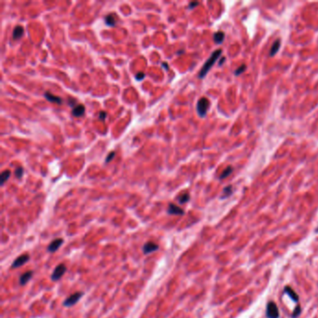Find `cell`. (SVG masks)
<instances>
[{"instance_id": "5b68a950", "label": "cell", "mask_w": 318, "mask_h": 318, "mask_svg": "<svg viewBox=\"0 0 318 318\" xmlns=\"http://www.w3.org/2000/svg\"><path fill=\"white\" fill-rule=\"evenodd\" d=\"M66 271V267L65 265L63 264H60L58 265L55 268L52 275V279L53 280V281H57V280H59L63 274H65V272Z\"/></svg>"}, {"instance_id": "5bb4252c", "label": "cell", "mask_w": 318, "mask_h": 318, "mask_svg": "<svg viewBox=\"0 0 318 318\" xmlns=\"http://www.w3.org/2000/svg\"><path fill=\"white\" fill-rule=\"evenodd\" d=\"M285 293L287 294L294 301H296V302L298 301V297L297 293L290 287H285Z\"/></svg>"}, {"instance_id": "d6986e66", "label": "cell", "mask_w": 318, "mask_h": 318, "mask_svg": "<svg viewBox=\"0 0 318 318\" xmlns=\"http://www.w3.org/2000/svg\"><path fill=\"white\" fill-rule=\"evenodd\" d=\"M232 171H233V168H232L231 166H228L223 172H222V174H221L220 176H219V179H224V178H226V177H228V175H230L232 173Z\"/></svg>"}, {"instance_id": "4fadbf2b", "label": "cell", "mask_w": 318, "mask_h": 318, "mask_svg": "<svg viewBox=\"0 0 318 318\" xmlns=\"http://www.w3.org/2000/svg\"><path fill=\"white\" fill-rule=\"evenodd\" d=\"M33 276V271H26L20 276V285H25L29 282V280Z\"/></svg>"}, {"instance_id": "7a4b0ae2", "label": "cell", "mask_w": 318, "mask_h": 318, "mask_svg": "<svg viewBox=\"0 0 318 318\" xmlns=\"http://www.w3.org/2000/svg\"><path fill=\"white\" fill-rule=\"evenodd\" d=\"M209 106H210V102L207 98L202 97L198 101V103H197V112H198L200 117L203 118L206 116Z\"/></svg>"}, {"instance_id": "52a82bcc", "label": "cell", "mask_w": 318, "mask_h": 318, "mask_svg": "<svg viewBox=\"0 0 318 318\" xmlns=\"http://www.w3.org/2000/svg\"><path fill=\"white\" fill-rule=\"evenodd\" d=\"M159 248V245L154 244L153 242H148L147 244H145L144 246H143V252L144 254H150L152 252L156 251L157 249Z\"/></svg>"}, {"instance_id": "603a6c76", "label": "cell", "mask_w": 318, "mask_h": 318, "mask_svg": "<svg viewBox=\"0 0 318 318\" xmlns=\"http://www.w3.org/2000/svg\"><path fill=\"white\" fill-rule=\"evenodd\" d=\"M23 167H18L16 170H15V175L17 178H21V177L23 176Z\"/></svg>"}, {"instance_id": "7402d4cb", "label": "cell", "mask_w": 318, "mask_h": 318, "mask_svg": "<svg viewBox=\"0 0 318 318\" xmlns=\"http://www.w3.org/2000/svg\"><path fill=\"white\" fill-rule=\"evenodd\" d=\"M245 69H246V65H241L238 69L235 70L234 75H235V76H239V75H241V74L243 73V72H245Z\"/></svg>"}, {"instance_id": "30bf717a", "label": "cell", "mask_w": 318, "mask_h": 318, "mask_svg": "<svg viewBox=\"0 0 318 318\" xmlns=\"http://www.w3.org/2000/svg\"><path fill=\"white\" fill-rule=\"evenodd\" d=\"M84 112H85V106L83 105L76 106L72 110V113L75 117H81L84 114Z\"/></svg>"}, {"instance_id": "cb8c5ba5", "label": "cell", "mask_w": 318, "mask_h": 318, "mask_svg": "<svg viewBox=\"0 0 318 318\" xmlns=\"http://www.w3.org/2000/svg\"><path fill=\"white\" fill-rule=\"evenodd\" d=\"M301 310L300 306H298V307L296 308L295 311H294V314H293V315H292V317H293V318H297V317H298V315H300V314H301Z\"/></svg>"}, {"instance_id": "6da1fadb", "label": "cell", "mask_w": 318, "mask_h": 318, "mask_svg": "<svg viewBox=\"0 0 318 318\" xmlns=\"http://www.w3.org/2000/svg\"><path fill=\"white\" fill-rule=\"evenodd\" d=\"M222 53V50L221 49H217L215 50V52L211 54V56L209 57V59L205 62V63L203 65V66L202 67L201 71L199 73V78L200 79H203L206 76V74L209 72V70L211 69L213 67V65L215 63V62H217L218 60V58L220 57Z\"/></svg>"}, {"instance_id": "ffe728a7", "label": "cell", "mask_w": 318, "mask_h": 318, "mask_svg": "<svg viewBox=\"0 0 318 318\" xmlns=\"http://www.w3.org/2000/svg\"><path fill=\"white\" fill-rule=\"evenodd\" d=\"M10 176V171L9 170H5L2 172L1 174V179H0V181H1V185H4V183L7 181Z\"/></svg>"}, {"instance_id": "44dd1931", "label": "cell", "mask_w": 318, "mask_h": 318, "mask_svg": "<svg viewBox=\"0 0 318 318\" xmlns=\"http://www.w3.org/2000/svg\"><path fill=\"white\" fill-rule=\"evenodd\" d=\"M177 200H178V202L180 203H186L187 202L189 201V194L188 193H183L178 197V198H177Z\"/></svg>"}, {"instance_id": "8992f818", "label": "cell", "mask_w": 318, "mask_h": 318, "mask_svg": "<svg viewBox=\"0 0 318 318\" xmlns=\"http://www.w3.org/2000/svg\"><path fill=\"white\" fill-rule=\"evenodd\" d=\"M29 255H27V254H23V255H21L19 256L13 262H12V265L11 267L12 268H19V267L23 266V264L26 263L28 260H29Z\"/></svg>"}, {"instance_id": "ba28073f", "label": "cell", "mask_w": 318, "mask_h": 318, "mask_svg": "<svg viewBox=\"0 0 318 318\" xmlns=\"http://www.w3.org/2000/svg\"><path fill=\"white\" fill-rule=\"evenodd\" d=\"M63 239H55L54 241H52V243L49 244V245L48 246V250L49 252H55L57 251V249L59 248V247L63 245Z\"/></svg>"}, {"instance_id": "484cf974", "label": "cell", "mask_w": 318, "mask_h": 318, "mask_svg": "<svg viewBox=\"0 0 318 318\" xmlns=\"http://www.w3.org/2000/svg\"><path fill=\"white\" fill-rule=\"evenodd\" d=\"M144 78H145V74H144V73H142V72H139V73H137V74H136V76H135V79H136L137 80H142Z\"/></svg>"}, {"instance_id": "83f0119b", "label": "cell", "mask_w": 318, "mask_h": 318, "mask_svg": "<svg viewBox=\"0 0 318 318\" xmlns=\"http://www.w3.org/2000/svg\"><path fill=\"white\" fill-rule=\"evenodd\" d=\"M68 104H69V106H74V105L76 104V100H75V99H72V98H69V99H68Z\"/></svg>"}, {"instance_id": "7c38bea8", "label": "cell", "mask_w": 318, "mask_h": 318, "mask_svg": "<svg viewBox=\"0 0 318 318\" xmlns=\"http://www.w3.org/2000/svg\"><path fill=\"white\" fill-rule=\"evenodd\" d=\"M280 46H281V40L278 39L272 43V46L270 49V56H274L278 52Z\"/></svg>"}, {"instance_id": "4316f807", "label": "cell", "mask_w": 318, "mask_h": 318, "mask_svg": "<svg viewBox=\"0 0 318 318\" xmlns=\"http://www.w3.org/2000/svg\"><path fill=\"white\" fill-rule=\"evenodd\" d=\"M106 118V113L104 112V111H101L100 114H99V119L103 120V119H105Z\"/></svg>"}, {"instance_id": "9c48e42d", "label": "cell", "mask_w": 318, "mask_h": 318, "mask_svg": "<svg viewBox=\"0 0 318 318\" xmlns=\"http://www.w3.org/2000/svg\"><path fill=\"white\" fill-rule=\"evenodd\" d=\"M167 212L170 215H184V210L181 209L179 206L174 204V203H170Z\"/></svg>"}, {"instance_id": "f1b7e54d", "label": "cell", "mask_w": 318, "mask_h": 318, "mask_svg": "<svg viewBox=\"0 0 318 318\" xmlns=\"http://www.w3.org/2000/svg\"><path fill=\"white\" fill-rule=\"evenodd\" d=\"M197 5H199V3H198V2H191V3L189 4L188 8H189V9H193V8L195 7V6H197Z\"/></svg>"}, {"instance_id": "9a60e30c", "label": "cell", "mask_w": 318, "mask_h": 318, "mask_svg": "<svg viewBox=\"0 0 318 318\" xmlns=\"http://www.w3.org/2000/svg\"><path fill=\"white\" fill-rule=\"evenodd\" d=\"M116 22H117L116 16L114 14H108L105 18V23L106 25H108V26H115Z\"/></svg>"}, {"instance_id": "277c9868", "label": "cell", "mask_w": 318, "mask_h": 318, "mask_svg": "<svg viewBox=\"0 0 318 318\" xmlns=\"http://www.w3.org/2000/svg\"><path fill=\"white\" fill-rule=\"evenodd\" d=\"M82 295H83V294H82L81 292H76V293L72 294L71 296H69L66 300L63 301V305H65V307L73 306L74 304H76L79 301V298L82 297Z\"/></svg>"}, {"instance_id": "3957f363", "label": "cell", "mask_w": 318, "mask_h": 318, "mask_svg": "<svg viewBox=\"0 0 318 318\" xmlns=\"http://www.w3.org/2000/svg\"><path fill=\"white\" fill-rule=\"evenodd\" d=\"M267 317L268 318H279V310L277 308V305L273 302L270 301L267 305Z\"/></svg>"}, {"instance_id": "d4e9b609", "label": "cell", "mask_w": 318, "mask_h": 318, "mask_svg": "<svg viewBox=\"0 0 318 318\" xmlns=\"http://www.w3.org/2000/svg\"><path fill=\"white\" fill-rule=\"evenodd\" d=\"M114 156H115V152H110V153L108 154V156H107V158L106 159V162L108 163L112 159L114 158Z\"/></svg>"}, {"instance_id": "e0dca14e", "label": "cell", "mask_w": 318, "mask_h": 318, "mask_svg": "<svg viewBox=\"0 0 318 318\" xmlns=\"http://www.w3.org/2000/svg\"><path fill=\"white\" fill-rule=\"evenodd\" d=\"M23 28L21 25H17L13 30V33H12V37L14 39H19L23 36Z\"/></svg>"}, {"instance_id": "f546056e", "label": "cell", "mask_w": 318, "mask_h": 318, "mask_svg": "<svg viewBox=\"0 0 318 318\" xmlns=\"http://www.w3.org/2000/svg\"><path fill=\"white\" fill-rule=\"evenodd\" d=\"M225 60H226L225 57H223V58H221V61H219V63H218V65H223V63L225 62Z\"/></svg>"}, {"instance_id": "2e32d148", "label": "cell", "mask_w": 318, "mask_h": 318, "mask_svg": "<svg viewBox=\"0 0 318 318\" xmlns=\"http://www.w3.org/2000/svg\"><path fill=\"white\" fill-rule=\"evenodd\" d=\"M224 39H225L224 32L218 31V32H217V33L214 34V41L217 44H221L222 42L224 41Z\"/></svg>"}, {"instance_id": "8fae6325", "label": "cell", "mask_w": 318, "mask_h": 318, "mask_svg": "<svg viewBox=\"0 0 318 318\" xmlns=\"http://www.w3.org/2000/svg\"><path fill=\"white\" fill-rule=\"evenodd\" d=\"M45 97L47 100H49V102H52V103H55V104H58V105H61L63 103V100L58 97V96H55V95L52 94L50 92H45Z\"/></svg>"}, {"instance_id": "ac0fdd59", "label": "cell", "mask_w": 318, "mask_h": 318, "mask_svg": "<svg viewBox=\"0 0 318 318\" xmlns=\"http://www.w3.org/2000/svg\"><path fill=\"white\" fill-rule=\"evenodd\" d=\"M231 194H232V187L231 186H228L223 189L221 199H226V198H228V196H231Z\"/></svg>"}]
</instances>
